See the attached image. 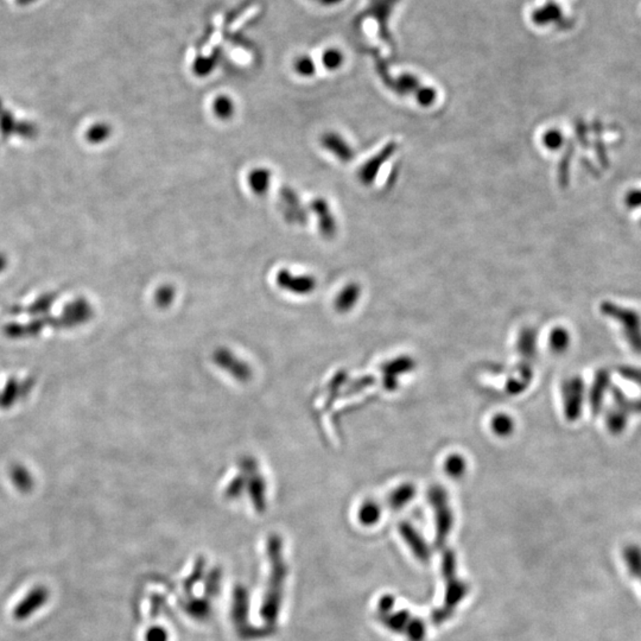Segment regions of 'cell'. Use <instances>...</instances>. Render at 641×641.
<instances>
[{
  "instance_id": "cb8c5ba5",
  "label": "cell",
  "mask_w": 641,
  "mask_h": 641,
  "mask_svg": "<svg viewBox=\"0 0 641 641\" xmlns=\"http://www.w3.org/2000/svg\"><path fill=\"white\" fill-rule=\"evenodd\" d=\"M381 506L377 501L368 500L365 501L358 511V519L363 526H372L377 524L381 518Z\"/></svg>"
},
{
  "instance_id": "7c38bea8",
  "label": "cell",
  "mask_w": 641,
  "mask_h": 641,
  "mask_svg": "<svg viewBox=\"0 0 641 641\" xmlns=\"http://www.w3.org/2000/svg\"><path fill=\"white\" fill-rule=\"evenodd\" d=\"M310 209L316 214L320 234L325 239H332L335 237L336 231H338V224H336L333 213L330 210L328 202L325 199H316L310 204Z\"/></svg>"
},
{
  "instance_id": "d6986e66",
  "label": "cell",
  "mask_w": 641,
  "mask_h": 641,
  "mask_svg": "<svg viewBox=\"0 0 641 641\" xmlns=\"http://www.w3.org/2000/svg\"><path fill=\"white\" fill-rule=\"evenodd\" d=\"M416 496V487L413 483H403L398 487L395 488L388 496V506L398 511L401 508L410 504L413 498Z\"/></svg>"
},
{
  "instance_id": "7402d4cb",
  "label": "cell",
  "mask_w": 641,
  "mask_h": 641,
  "mask_svg": "<svg viewBox=\"0 0 641 641\" xmlns=\"http://www.w3.org/2000/svg\"><path fill=\"white\" fill-rule=\"evenodd\" d=\"M629 413H624V410H621L617 406L609 408L606 413V425H607L608 430L613 435H620L624 433L629 423Z\"/></svg>"
},
{
  "instance_id": "3957f363",
  "label": "cell",
  "mask_w": 641,
  "mask_h": 641,
  "mask_svg": "<svg viewBox=\"0 0 641 641\" xmlns=\"http://www.w3.org/2000/svg\"><path fill=\"white\" fill-rule=\"evenodd\" d=\"M237 476L242 481V491H247L254 509L258 513L265 512L267 507V485L260 474L258 463L252 458H244L239 462Z\"/></svg>"
},
{
  "instance_id": "6da1fadb",
  "label": "cell",
  "mask_w": 641,
  "mask_h": 641,
  "mask_svg": "<svg viewBox=\"0 0 641 641\" xmlns=\"http://www.w3.org/2000/svg\"><path fill=\"white\" fill-rule=\"evenodd\" d=\"M267 554L269 576L260 606V617L267 624V627L273 629L283 604L284 590L289 574V568L284 557L283 539L277 533H272L267 538Z\"/></svg>"
},
{
  "instance_id": "52a82bcc",
  "label": "cell",
  "mask_w": 641,
  "mask_h": 641,
  "mask_svg": "<svg viewBox=\"0 0 641 641\" xmlns=\"http://www.w3.org/2000/svg\"><path fill=\"white\" fill-rule=\"evenodd\" d=\"M279 208L284 219L291 225L303 226L308 222V210L304 208L300 196L291 187H285L279 192Z\"/></svg>"
},
{
  "instance_id": "8992f818",
  "label": "cell",
  "mask_w": 641,
  "mask_h": 641,
  "mask_svg": "<svg viewBox=\"0 0 641 641\" xmlns=\"http://www.w3.org/2000/svg\"><path fill=\"white\" fill-rule=\"evenodd\" d=\"M563 404L564 415L568 421L575 422L582 415L584 397H586V385L581 377H572L566 380L562 385Z\"/></svg>"
},
{
  "instance_id": "4316f807",
  "label": "cell",
  "mask_w": 641,
  "mask_h": 641,
  "mask_svg": "<svg viewBox=\"0 0 641 641\" xmlns=\"http://www.w3.org/2000/svg\"><path fill=\"white\" fill-rule=\"evenodd\" d=\"M571 335L566 328L556 327L549 335V347L556 354H562L570 347Z\"/></svg>"
},
{
  "instance_id": "e575fe53",
  "label": "cell",
  "mask_w": 641,
  "mask_h": 641,
  "mask_svg": "<svg viewBox=\"0 0 641 641\" xmlns=\"http://www.w3.org/2000/svg\"><path fill=\"white\" fill-rule=\"evenodd\" d=\"M322 63L325 64L327 69L335 71L341 67L343 63V55L341 54V51H336V49H328L325 51V54L322 55Z\"/></svg>"
},
{
  "instance_id": "836d02e7",
  "label": "cell",
  "mask_w": 641,
  "mask_h": 641,
  "mask_svg": "<svg viewBox=\"0 0 641 641\" xmlns=\"http://www.w3.org/2000/svg\"><path fill=\"white\" fill-rule=\"evenodd\" d=\"M415 96L422 107H430L437 100V92L431 87H419L415 92Z\"/></svg>"
},
{
  "instance_id": "83f0119b",
  "label": "cell",
  "mask_w": 641,
  "mask_h": 641,
  "mask_svg": "<svg viewBox=\"0 0 641 641\" xmlns=\"http://www.w3.org/2000/svg\"><path fill=\"white\" fill-rule=\"evenodd\" d=\"M612 396L615 406L624 410V413H641V398L632 399L624 395V392L619 388H612Z\"/></svg>"
},
{
  "instance_id": "e0dca14e",
  "label": "cell",
  "mask_w": 641,
  "mask_h": 641,
  "mask_svg": "<svg viewBox=\"0 0 641 641\" xmlns=\"http://www.w3.org/2000/svg\"><path fill=\"white\" fill-rule=\"evenodd\" d=\"M399 532L406 544L413 550V554L422 562L429 561L430 550L429 546L426 545L424 539L422 538L421 534L413 529V525L408 523H401L399 526Z\"/></svg>"
},
{
  "instance_id": "9c48e42d",
  "label": "cell",
  "mask_w": 641,
  "mask_h": 641,
  "mask_svg": "<svg viewBox=\"0 0 641 641\" xmlns=\"http://www.w3.org/2000/svg\"><path fill=\"white\" fill-rule=\"evenodd\" d=\"M213 360L221 370L227 372L232 378L237 381H249L252 378V368L249 363L237 358L233 352L226 348H219L214 352Z\"/></svg>"
},
{
  "instance_id": "ab89813d",
  "label": "cell",
  "mask_w": 641,
  "mask_h": 641,
  "mask_svg": "<svg viewBox=\"0 0 641 641\" xmlns=\"http://www.w3.org/2000/svg\"><path fill=\"white\" fill-rule=\"evenodd\" d=\"M204 561L202 558H200L195 564V569L192 571V575H190V577L184 582V589H186V591L192 590V587L195 586V583L201 579V575L204 572Z\"/></svg>"
},
{
  "instance_id": "ffe728a7",
  "label": "cell",
  "mask_w": 641,
  "mask_h": 641,
  "mask_svg": "<svg viewBox=\"0 0 641 641\" xmlns=\"http://www.w3.org/2000/svg\"><path fill=\"white\" fill-rule=\"evenodd\" d=\"M272 174L267 168H255L249 175V184L252 192L257 195H265L270 189Z\"/></svg>"
},
{
  "instance_id": "4dcf8cb0",
  "label": "cell",
  "mask_w": 641,
  "mask_h": 641,
  "mask_svg": "<svg viewBox=\"0 0 641 641\" xmlns=\"http://www.w3.org/2000/svg\"><path fill=\"white\" fill-rule=\"evenodd\" d=\"M563 144H564V137H563L562 132L558 129H549L543 136V145L545 146L548 150H559L562 149Z\"/></svg>"
},
{
  "instance_id": "277c9868",
  "label": "cell",
  "mask_w": 641,
  "mask_h": 641,
  "mask_svg": "<svg viewBox=\"0 0 641 641\" xmlns=\"http://www.w3.org/2000/svg\"><path fill=\"white\" fill-rule=\"evenodd\" d=\"M602 315L609 317L621 325L626 341L635 353L641 354V316L635 310L622 305L604 302L599 307Z\"/></svg>"
},
{
  "instance_id": "8fae6325",
  "label": "cell",
  "mask_w": 641,
  "mask_h": 641,
  "mask_svg": "<svg viewBox=\"0 0 641 641\" xmlns=\"http://www.w3.org/2000/svg\"><path fill=\"white\" fill-rule=\"evenodd\" d=\"M276 283L284 291L295 295H309L316 289V279L309 275H294L290 270H280L276 276Z\"/></svg>"
},
{
  "instance_id": "2e32d148",
  "label": "cell",
  "mask_w": 641,
  "mask_h": 641,
  "mask_svg": "<svg viewBox=\"0 0 641 641\" xmlns=\"http://www.w3.org/2000/svg\"><path fill=\"white\" fill-rule=\"evenodd\" d=\"M413 367H415V361L410 356H400L386 363L383 367V374H385V378H383L385 388H388V391H393L397 388L398 377L413 371Z\"/></svg>"
},
{
  "instance_id": "60d3db41",
  "label": "cell",
  "mask_w": 641,
  "mask_h": 641,
  "mask_svg": "<svg viewBox=\"0 0 641 641\" xmlns=\"http://www.w3.org/2000/svg\"><path fill=\"white\" fill-rule=\"evenodd\" d=\"M220 571H219V572H217V571H214V572L210 575L208 584L206 586V594H207L209 597H214V596L217 595L219 589H220Z\"/></svg>"
},
{
  "instance_id": "484cf974",
  "label": "cell",
  "mask_w": 641,
  "mask_h": 641,
  "mask_svg": "<svg viewBox=\"0 0 641 641\" xmlns=\"http://www.w3.org/2000/svg\"><path fill=\"white\" fill-rule=\"evenodd\" d=\"M491 429L499 437H509L516 430V422L507 413H498L491 419Z\"/></svg>"
},
{
  "instance_id": "9a60e30c",
  "label": "cell",
  "mask_w": 641,
  "mask_h": 641,
  "mask_svg": "<svg viewBox=\"0 0 641 641\" xmlns=\"http://www.w3.org/2000/svg\"><path fill=\"white\" fill-rule=\"evenodd\" d=\"M396 151V144H388V146L383 147V151L379 152L378 154H375L373 159L367 161L365 164H363V168L359 170V179L363 182V184H371L374 182V179H377V175L379 172L380 168L383 165V163L386 162L392 154H395Z\"/></svg>"
},
{
  "instance_id": "30bf717a",
  "label": "cell",
  "mask_w": 641,
  "mask_h": 641,
  "mask_svg": "<svg viewBox=\"0 0 641 641\" xmlns=\"http://www.w3.org/2000/svg\"><path fill=\"white\" fill-rule=\"evenodd\" d=\"M232 617H233L234 626L237 633L242 638L245 639L257 638L258 639V635L251 631L252 629L250 624H247L249 622V593L242 586L235 588L234 590Z\"/></svg>"
},
{
  "instance_id": "1f68e13d",
  "label": "cell",
  "mask_w": 641,
  "mask_h": 641,
  "mask_svg": "<svg viewBox=\"0 0 641 641\" xmlns=\"http://www.w3.org/2000/svg\"><path fill=\"white\" fill-rule=\"evenodd\" d=\"M215 66H217V60L214 57H197L192 64V71L196 75L204 78V76L209 75Z\"/></svg>"
},
{
  "instance_id": "f546056e",
  "label": "cell",
  "mask_w": 641,
  "mask_h": 641,
  "mask_svg": "<svg viewBox=\"0 0 641 641\" xmlns=\"http://www.w3.org/2000/svg\"><path fill=\"white\" fill-rule=\"evenodd\" d=\"M213 111L221 120H227L229 118L233 117L235 105L229 96H219L213 102Z\"/></svg>"
},
{
  "instance_id": "7bdbcfd3",
  "label": "cell",
  "mask_w": 641,
  "mask_h": 641,
  "mask_svg": "<svg viewBox=\"0 0 641 641\" xmlns=\"http://www.w3.org/2000/svg\"><path fill=\"white\" fill-rule=\"evenodd\" d=\"M320 1H322V3L325 5H332L336 4V3L341 1V0H320Z\"/></svg>"
},
{
  "instance_id": "8d00e7d4",
  "label": "cell",
  "mask_w": 641,
  "mask_h": 641,
  "mask_svg": "<svg viewBox=\"0 0 641 641\" xmlns=\"http://www.w3.org/2000/svg\"><path fill=\"white\" fill-rule=\"evenodd\" d=\"M419 86L418 80L413 75H403L398 79V92L400 94H408V93H415Z\"/></svg>"
},
{
  "instance_id": "7a4b0ae2",
  "label": "cell",
  "mask_w": 641,
  "mask_h": 641,
  "mask_svg": "<svg viewBox=\"0 0 641 641\" xmlns=\"http://www.w3.org/2000/svg\"><path fill=\"white\" fill-rule=\"evenodd\" d=\"M443 575L446 579V593L444 606L433 613V622L440 624L448 620L453 615L454 608L462 601L468 594V586L458 579L456 574V556L451 550H446L442 562Z\"/></svg>"
},
{
  "instance_id": "44dd1931",
  "label": "cell",
  "mask_w": 641,
  "mask_h": 641,
  "mask_svg": "<svg viewBox=\"0 0 641 641\" xmlns=\"http://www.w3.org/2000/svg\"><path fill=\"white\" fill-rule=\"evenodd\" d=\"M624 566L633 579L641 583V548L635 544L624 546L622 551Z\"/></svg>"
},
{
  "instance_id": "74e56055",
  "label": "cell",
  "mask_w": 641,
  "mask_h": 641,
  "mask_svg": "<svg viewBox=\"0 0 641 641\" xmlns=\"http://www.w3.org/2000/svg\"><path fill=\"white\" fill-rule=\"evenodd\" d=\"M621 377L624 379L629 380L631 383H635L637 386L641 388V370L640 368H634L631 366H624L619 368Z\"/></svg>"
},
{
  "instance_id": "d590c367",
  "label": "cell",
  "mask_w": 641,
  "mask_h": 641,
  "mask_svg": "<svg viewBox=\"0 0 641 641\" xmlns=\"http://www.w3.org/2000/svg\"><path fill=\"white\" fill-rule=\"evenodd\" d=\"M295 71H297L300 75L309 78V76H312L315 74L316 67H315L314 61H312L309 56H302L300 59L296 60Z\"/></svg>"
},
{
  "instance_id": "f35d334b",
  "label": "cell",
  "mask_w": 641,
  "mask_h": 641,
  "mask_svg": "<svg viewBox=\"0 0 641 641\" xmlns=\"http://www.w3.org/2000/svg\"><path fill=\"white\" fill-rule=\"evenodd\" d=\"M168 640H169V634H168L167 629H163L161 626H154L146 631L145 641Z\"/></svg>"
},
{
  "instance_id": "d6a6232c",
  "label": "cell",
  "mask_w": 641,
  "mask_h": 641,
  "mask_svg": "<svg viewBox=\"0 0 641 641\" xmlns=\"http://www.w3.org/2000/svg\"><path fill=\"white\" fill-rule=\"evenodd\" d=\"M176 291L174 287L171 285H163V287H159L156 295H154V300H156V303L159 304V307L161 308H167L169 307L174 300H175Z\"/></svg>"
},
{
  "instance_id": "ac0fdd59",
  "label": "cell",
  "mask_w": 641,
  "mask_h": 641,
  "mask_svg": "<svg viewBox=\"0 0 641 641\" xmlns=\"http://www.w3.org/2000/svg\"><path fill=\"white\" fill-rule=\"evenodd\" d=\"M360 296H361V289L358 284H347L346 287L341 289V291L338 292V295L336 296V300L334 303L335 309L341 314L350 312L358 303Z\"/></svg>"
},
{
  "instance_id": "5b68a950",
  "label": "cell",
  "mask_w": 641,
  "mask_h": 641,
  "mask_svg": "<svg viewBox=\"0 0 641 641\" xmlns=\"http://www.w3.org/2000/svg\"><path fill=\"white\" fill-rule=\"evenodd\" d=\"M428 499L433 506L436 521V545L443 548L454 525V514L449 504V496L446 488L440 485L433 486L428 491Z\"/></svg>"
},
{
  "instance_id": "4fadbf2b",
  "label": "cell",
  "mask_w": 641,
  "mask_h": 641,
  "mask_svg": "<svg viewBox=\"0 0 641 641\" xmlns=\"http://www.w3.org/2000/svg\"><path fill=\"white\" fill-rule=\"evenodd\" d=\"M323 149L335 156L338 161L348 163L354 159L355 152L346 139L336 132H327L320 137Z\"/></svg>"
},
{
  "instance_id": "603a6c76",
  "label": "cell",
  "mask_w": 641,
  "mask_h": 641,
  "mask_svg": "<svg viewBox=\"0 0 641 641\" xmlns=\"http://www.w3.org/2000/svg\"><path fill=\"white\" fill-rule=\"evenodd\" d=\"M518 350L525 359L534 358L537 352V332L532 328H525L521 330L518 341Z\"/></svg>"
},
{
  "instance_id": "b9f144b4",
  "label": "cell",
  "mask_w": 641,
  "mask_h": 641,
  "mask_svg": "<svg viewBox=\"0 0 641 641\" xmlns=\"http://www.w3.org/2000/svg\"><path fill=\"white\" fill-rule=\"evenodd\" d=\"M624 204L629 208H639L641 207V190H631L629 194H626L624 197Z\"/></svg>"
},
{
  "instance_id": "d4e9b609",
  "label": "cell",
  "mask_w": 641,
  "mask_h": 641,
  "mask_svg": "<svg viewBox=\"0 0 641 641\" xmlns=\"http://www.w3.org/2000/svg\"><path fill=\"white\" fill-rule=\"evenodd\" d=\"M443 469L449 478L451 479H461L466 475L468 469V462L462 455L451 454L444 460L443 463Z\"/></svg>"
},
{
  "instance_id": "f1b7e54d",
  "label": "cell",
  "mask_w": 641,
  "mask_h": 641,
  "mask_svg": "<svg viewBox=\"0 0 641 641\" xmlns=\"http://www.w3.org/2000/svg\"><path fill=\"white\" fill-rule=\"evenodd\" d=\"M186 611L196 620H206L212 613L210 602L208 599H190L186 604Z\"/></svg>"
},
{
  "instance_id": "5bb4252c",
  "label": "cell",
  "mask_w": 641,
  "mask_h": 641,
  "mask_svg": "<svg viewBox=\"0 0 641 641\" xmlns=\"http://www.w3.org/2000/svg\"><path fill=\"white\" fill-rule=\"evenodd\" d=\"M611 388V374L607 370L596 372L595 378L589 391V405L593 415H597L604 405V396Z\"/></svg>"
},
{
  "instance_id": "ba28073f",
  "label": "cell",
  "mask_w": 641,
  "mask_h": 641,
  "mask_svg": "<svg viewBox=\"0 0 641 641\" xmlns=\"http://www.w3.org/2000/svg\"><path fill=\"white\" fill-rule=\"evenodd\" d=\"M49 599L51 590L46 586H36L28 591V594L13 608V619L17 621L28 620L35 613L44 607Z\"/></svg>"
}]
</instances>
